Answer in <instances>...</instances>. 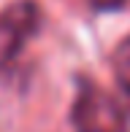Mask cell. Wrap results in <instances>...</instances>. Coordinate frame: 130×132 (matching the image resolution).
Listing matches in <instances>:
<instances>
[{
  "label": "cell",
  "mask_w": 130,
  "mask_h": 132,
  "mask_svg": "<svg viewBox=\"0 0 130 132\" xmlns=\"http://www.w3.org/2000/svg\"><path fill=\"white\" fill-rule=\"evenodd\" d=\"M41 11L33 0H19L0 11V70L22 54L25 43L38 32Z\"/></svg>",
  "instance_id": "cell-2"
},
{
  "label": "cell",
  "mask_w": 130,
  "mask_h": 132,
  "mask_svg": "<svg viewBox=\"0 0 130 132\" xmlns=\"http://www.w3.org/2000/svg\"><path fill=\"white\" fill-rule=\"evenodd\" d=\"M87 3L95 11H117V8H122L127 0H87Z\"/></svg>",
  "instance_id": "cell-4"
},
{
  "label": "cell",
  "mask_w": 130,
  "mask_h": 132,
  "mask_svg": "<svg viewBox=\"0 0 130 132\" xmlns=\"http://www.w3.org/2000/svg\"><path fill=\"white\" fill-rule=\"evenodd\" d=\"M114 76H117V84L130 94V38H125L114 51Z\"/></svg>",
  "instance_id": "cell-3"
},
{
  "label": "cell",
  "mask_w": 130,
  "mask_h": 132,
  "mask_svg": "<svg viewBox=\"0 0 130 132\" xmlns=\"http://www.w3.org/2000/svg\"><path fill=\"white\" fill-rule=\"evenodd\" d=\"M70 124L76 132H130L125 108L98 84L81 78L70 105Z\"/></svg>",
  "instance_id": "cell-1"
}]
</instances>
